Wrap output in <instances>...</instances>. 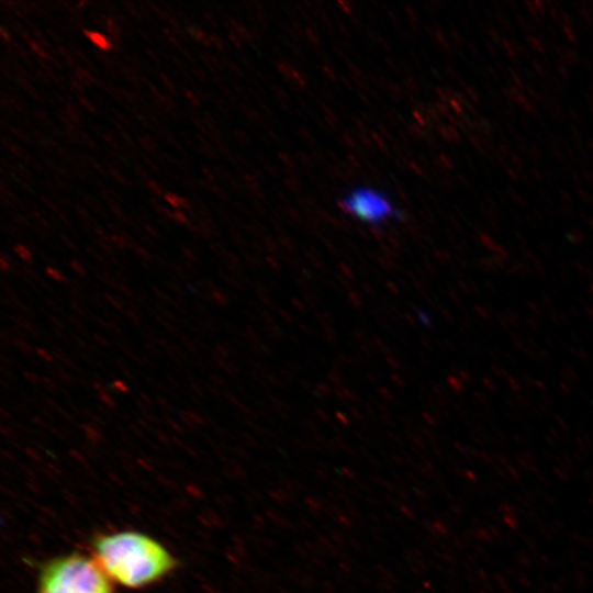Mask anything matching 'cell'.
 I'll return each mask as SVG.
<instances>
[{
	"instance_id": "cell-12",
	"label": "cell",
	"mask_w": 593,
	"mask_h": 593,
	"mask_svg": "<svg viewBox=\"0 0 593 593\" xmlns=\"http://www.w3.org/2000/svg\"><path fill=\"white\" fill-rule=\"evenodd\" d=\"M171 219H174L175 221H177V222H179L181 224H188L189 223L187 215L182 211L171 212Z\"/></svg>"
},
{
	"instance_id": "cell-8",
	"label": "cell",
	"mask_w": 593,
	"mask_h": 593,
	"mask_svg": "<svg viewBox=\"0 0 593 593\" xmlns=\"http://www.w3.org/2000/svg\"><path fill=\"white\" fill-rule=\"evenodd\" d=\"M112 390L120 392V393H128L130 387L120 379H115L111 384Z\"/></svg>"
},
{
	"instance_id": "cell-30",
	"label": "cell",
	"mask_w": 593,
	"mask_h": 593,
	"mask_svg": "<svg viewBox=\"0 0 593 593\" xmlns=\"http://www.w3.org/2000/svg\"><path fill=\"white\" fill-rule=\"evenodd\" d=\"M93 388H94L96 390H98L99 393L102 392V391H107V390H105V387H104L102 383H100V382H94V383H93Z\"/></svg>"
},
{
	"instance_id": "cell-24",
	"label": "cell",
	"mask_w": 593,
	"mask_h": 593,
	"mask_svg": "<svg viewBox=\"0 0 593 593\" xmlns=\"http://www.w3.org/2000/svg\"><path fill=\"white\" fill-rule=\"evenodd\" d=\"M148 186H149V188L152 189V191L155 192L156 194H160V193H161V189H160V187H159L156 182L149 181V182H148Z\"/></svg>"
},
{
	"instance_id": "cell-6",
	"label": "cell",
	"mask_w": 593,
	"mask_h": 593,
	"mask_svg": "<svg viewBox=\"0 0 593 593\" xmlns=\"http://www.w3.org/2000/svg\"><path fill=\"white\" fill-rule=\"evenodd\" d=\"M13 250L16 256H19L23 261L31 264L33 261V254L32 251L22 244H16L13 247Z\"/></svg>"
},
{
	"instance_id": "cell-10",
	"label": "cell",
	"mask_w": 593,
	"mask_h": 593,
	"mask_svg": "<svg viewBox=\"0 0 593 593\" xmlns=\"http://www.w3.org/2000/svg\"><path fill=\"white\" fill-rule=\"evenodd\" d=\"M560 54L562 58L570 64H575L579 60L578 55L573 51L563 49Z\"/></svg>"
},
{
	"instance_id": "cell-29",
	"label": "cell",
	"mask_w": 593,
	"mask_h": 593,
	"mask_svg": "<svg viewBox=\"0 0 593 593\" xmlns=\"http://www.w3.org/2000/svg\"><path fill=\"white\" fill-rule=\"evenodd\" d=\"M213 298L215 299V301H217L219 303H222L223 302V294L219 291H214L213 292Z\"/></svg>"
},
{
	"instance_id": "cell-33",
	"label": "cell",
	"mask_w": 593,
	"mask_h": 593,
	"mask_svg": "<svg viewBox=\"0 0 593 593\" xmlns=\"http://www.w3.org/2000/svg\"><path fill=\"white\" fill-rule=\"evenodd\" d=\"M561 200L562 201H568V203L572 202V198L567 192H563L561 194Z\"/></svg>"
},
{
	"instance_id": "cell-28",
	"label": "cell",
	"mask_w": 593,
	"mask_h": 593,
	"mask_svg": "<svg viewBox=\"0 0 593 593\" xmlns=\"http://www.w3.org/2000/svg\"><path fill=\"white\" fill-rule=\"evenodd\" d=\"M186 94H187V98H188L192 103H194V104H198V103H199L198 99L195 98V96H194L191 91H187Z\"/></svg>"
},
{
	"instance_id": "cell-11",
	"label": "cell",
	"mask_w": 593,
	"mask_h": 593,
	"mask_svg": "<svg viewBox=\"0 0 593 593\" xmlns=\"http://www.w3.org/2000/svg\"><path fill=\"white\" fill-rule=\"evenodd\" d=\"M69 266H70L71 270L74 272H76L77 275H79V276H85L86 275V268L78 260H71L69 262Z\"/></svg>"
},
{
	"instance_id": "cell-23",
	"label": "cell",
	"mask_w": 593,
	"mask_h": 593,
	"mask_svg": "<svg viewBox=\"0 0 593 593\" xmlns=\"http://www.w3.org/2000/svg\"><path fill=\"white\" fill-rule=\"evenodd\" d=\"M529 155L533 159H540L541 157L540 152L538 150V148H535V147H530Z\"/></svg>"
},
{
	"instance_id": "cell-15",
	"label": "cell",
	"mask_w": 593,
	"mask_h": 593,
	"mask_svg": "<svg viewBox=\"0 0 593 593\" xmlns=\"http://www.w3.org/2000/svg\"><path fill=\"white\" fill-rule=\"evenodd\" d=\"M0 268L3 272L11 271L12 266H11L10 259L7 258L5 255H2L0 258Z\"/></svg>"
},
{
	"instance_id": "cell-16",
	"label": "cell",
	"mask_w": 593,
	"mask_h": 593,
	"mask_svg": "<svg viewBox=\"0 0 593 593\" xmlns=\"http://www.w3.org/2000/svg\"><path fill=\"white\" fill-rule=\"evenodd\" d=\"M23 377L31 383H38L41 378L32 371H23Z\"/></svg>"
},
{
	"instance_id": "cell-19",
	"label": "cell",
	"mask_w": 593,
	"mask_h": 593,
	"mask_svg": "<svg viewBox=\"0 0 593 593\" xmlns=\"http://www.w3.org/2000/svg\"><path fill=\"white\" fill-rule=\"evenodd\" d=\"M14 345L23 353H29L31 350L30 346L19 338L14 340Z\"/></svg>"
},
{
	"instance_id": "cell-2",
	"label": "cell",
	"mask_w": 593,
	"mask_h": 593,
	"mask_svg": "<svg viewBox=\"0 0 593 593\" xmlns=\"http://www.w3.org/2000/svg\"><path fill=\"white\" fill-rule=\"evenodd\" d=\"M36 593H114L111 579L93 557L67 553L41 569Z\"/></svg>"
},
{
	"instance_id": "cell-3",
	"label": "cell",
	"mask_w": 593,
	"mask_h": 593,
	"mask_svg": "<svg viewBox=\"0 0 593 593\" xmlns=\"http://www.w3.org/2000/svg\"><path fill=\"white\" fill-rule=\"evenodd\" d=\"M340 205L351 217L372 226L382 225L400 216L391 198L370 186H357L347 191Z\"/></svg>"
},
{
	"instance_id": "cell-13",
	"label": "cell",
	"mask_w": 593,
	"mask_h": 593,
	"mask_svg": "<svg viewBox=\"0 0 593 593\" xmlns=\"http://www.w3.org/2000/svg\"><path fill=\"white\" fill-rule=\"evenodd\" d=\"M36 355H37L43 361H46V362H53V361H54L53 356H52L47 350H45L44 348H37V349H36Z\"/></svg>"
},
{
	"instance_id": "cell-32",
	"label": "cell",
	"mask_w": 593,
	"mask_h": 593,
	"mask_svg": "<svg viewBox=\"0 0 593 593\" xmlns=\"http://www.w3.org/2000/svg\"><path fill=\"white\" fill-rule=\"evenodd\" d=\"M94 338H96L97 340H99L100 344H102V345H107V344H108L107 339H105L104 337H102L101 335H99V334H96V335H94Z\"/></svg>"
},
{
	"instance_id": "cell-31",
	"label": "cell",
	"mask_w": 593,
	"mask_h": 593,
	"mask_svg": "<svg viewBox=\"0 0 593 593\" xmlns=\"http://www.w3.org/2000/svg\"><path fill=\"white\" fill-rule=\"evenodd\" d=\"M512 160L515 163L517 168H522L524 166L523 161L519 159V157H516L515 155L512 157Z\"/></svg>"
},
{
	"instance_id": "cell-4",
	"label": "cell",
	"mask_w": 593,
	"mask_h": 593,
	"mask_svg": "<svg viewBox=\"0 0 593 593\" xmlns=\"http://www.w3.org/2000/svg\"><path fill=\"white\" fill-rule=\"evenodd\" d=\"M83 33L86 37L99 49L110 51L112 48L110 40L104 34L91 30H85Z\"/></svg>"
},
{
	"instance_id": "cell-1",
	"label": "cell",
	"mask_w": 593,
	"mask_h": 593,
	"mask_svg": "<svg viewBox=\"0 0 593 593\" xmlns=\"http://www.w3.org/2000/svg\"><path fill=\"white\" fill-rule=\"evenodd\" d=\"M91 549L93 559L111 581L128 589L157 583L177 566L176 558L161 542L135 530L97 535Z\"/></svg>"
},
{
	"instance_id": "cell-9",
	"label": "cell",
	"mask_w": 593,
	"mask_h": 593,
	"mask_svg": "<svg viewBox=\"0 0 593 593\" xmlns=\"http://www.w3.org/2000/svg\"><path fill=\"white\" fill-rule=\"evenodd\" d=\"M99 399L105 406L111 407V409L115 407L114 400L111 398V395L107 391L100 392Z\"/></svg>"
},
{
	"instance_id": "cell-18",
	"label": "cell",
	"mask_w": 593,
	"mask_h": 593,
	"mask_svg": "<svg viewBox=\"0 0 593 593\" xmlns=\"http://www.w3.org/2000/svg\"><path fill=\"white\" fill-rule=\"evenodd\" d=\"M503 47L505 48V51L507 52V54L511 56V57H514L515 54H516V51L513 46V44L508 41H503Z\"/></svg>"
},
{
	"instance_id": "cell-20",
	"label": "cell",
	"mask_w": 593,
	"mask_h": 593,
	"mask_svg": "<svg viewBox=\"0 0 593 593\" xmlns=\"http://www.w3.org/2000/svg\"><path fill=\"white\" fill-rule=\"evenodd\" d=\"M562 27H563V31L567 34V37L569 38V41H571L572 43H575V34H574L573 30L571 29V26L563 25Z\"/></svg>"
},
{
	"instance_id": "cell-17",
	"label": "cell",
	"mask_w": 593,
	"mask_h": 593,
	"mask_svg": "<svg viewBox=\"0 0 593 593\" xmlns=\"http://www.w3.org/2000/svg\"><path fill=\"white\" fill-rule=\"evenodd\" d=\"M32 49L42 58H47L48 55L46 54V52L37 44V43H34V42H31L30 43Z\"/></svg>"
},
{
	"instance_id": "cell-22",
	"label": "cell",
	"mask_w": 593,
	"mask_h": 593,
	"mask_svg": "<svg viewBox=\"0 0 593 593\" xmlns=\"http://www.w3.org/2000/svg\"><path fill=\"white\" fill-rule=\"evenodd\" d=\"M191 34L192 36H194L197 40L201 41L204 38V33L199 30V29H191Z\"/></svg>"
},
{
	"instance_id": "cell-27",
	"label": "cell",
	"mask_w": 593,
	"mask_h": 593,
	"mask_svg": "<svg viewBox=\"0 0 593 593\" xmlns=\"http://www.w3.org/2000/svg\"><path fill=\"white\" fill-rule=\"evenodd\" d=\"M136 251H137V254H139V256H142V257L145 258V259H149V258H150L149 254H148L144 248H142V247H138V248L136 249Z\"/></svg>"
},
{
	"instance_id": "cell-21",
	"label": "cell",
	"mask_w": 593,
	"mask_h": 593,
	"mask_svg": "<svg viewBox=\"0 0 593 593\" xmlns=\"http://www.w3.org/2000/svg\"><path fill=\"white\" fill-rule=\"evenodd\" d=\"M112 240L121 247H125L127 245L126 239L122 236L112 235Z\"/></svg>"
},
{
	"instance_id": "cell-34",
	"label": "cell",
	"mask_w": 593,
	"mask_h": 593,
	"mask_svg": "<svg viewBox=\"0 0 593 593\" xmlns=\"http://www.w3.org/2000/svg\"><path fill=\"white\" fill-rule=\"evenodd\" d=\"M589 145H590V147H591L592 150H593V141H592V142H589Z\"/></svg>"
},
{
	"instance_id": "cell-25",
	"label": "cell",
	"mask_w": 593,
	"mask_h": 593,
	"mask_svg": "<svg viewBox=\"0 0 593 593\" xmlns=\"http://www.w3.org/2000/svg\"><path fill=\"white\" fill-rule=\"evenodd\" d=\"M43 382L46 384V387H47L48 389H51V390H53V389L56 390V387H57V385H56V383H55L52 379H49V378H44V379H43Z\"/></svg>"
},
{
	"instance_id": "cell-14",
	"label": "cell",
	"mask_w": 593,
	"mask_h": 593,
	"mask_svg": "<svg viewBox=\"0 0 593 593\" xmlns=\"http://www.w3.org/2000/svg\"><path fill=\"white\" fill-rule=\"evenodd\" d=\"M528 42H529V45L537 52H542L544 51V45L541 44V42L535 37V36H528Z\"/></svg>"
},
{
	"instance_id": "cell-7",
	"label": "cell",
	"mask_w": 593,
	"mask_h": 593,
	"mask_svg": "<svg viewBox=\"0 0 593 593\" xmlns=\"http://www.w3.org/2000/svg\"><path fill=\"white\" fill-rule=\"evenodd\" d=\"M45 273L57 282L66 281V276L55 267H52V266L46 267Z\"/></svg>"
},
{
	"instance_id": "cell-5",
	"label": "cell",
	"mask_w": 593,
	"mask_h": 593,
	"mask_svg": "<svg viewBox=\"0 0 593 593\" xmlns=\"http://www.w3.org/2000/svg\"><path fill=\"white\" fill-rule=\"evenodd\" d=\"M166 202L171 205L172 208H176V209H180V208H183V209H189L190 205L188 203V201L186 199H183L182 197H179L172 192H167L165 193L164 195Z\"/></svg>"
},
{
	"instance_id": "cell-26",
	"label": "cell",
	"mask_w": 593,
	"mask_h": 593,
	"mask_svg": "<svg viewBox=\"0 0 593 593\" xmlns=\"http://www.w3.org/2000/svg\"><path fill=\"white\" fill-rule=\"evenodd\" d=\"M1 37L2 40L5 42V43H9L11 41L10 38V35L8 34V32L5 31V29L3 26H1Z\"/></svg>"
}]
</instances>
